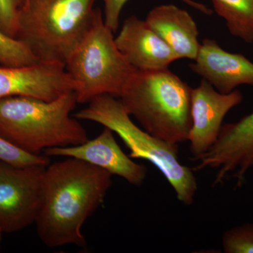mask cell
<instances>
[{
	"label": "cell",
	"instance_id": "1",
	"mask_svg": "<svg viewBox=\"0 0 253 253\" xmlns=\"http://www.w3.org/2000/svg\"><path fill=\"white\" fill-rule=\"evenodd\" d=\"M112 174L74 158L48 165L42 180L35 221L37 234L48 248L86 246L82 228L104 203Z\"/></svg>",
	"mask_w": 253,
	"mask_h": 253
},
{
	"label": "cell",
	"instance_id": "2",
	"mask_svg": "<svg viewBox=\"0 0 253 253\" xmlns=\"http://www.w3.org/2000/svg\"><path fill=\"white\" fill-rule=\"evenodd\" d=\"M77 104L75 91L51 101L23 96L0 99V136L35 155L84 144L89 140L85 129L71 116Z\"/></svg>",
	"mask_w": 253,
	"mask_h": 253
},
{
	"label": "cell",
	"instance_id": "3",
	"mask_svg": "<svg viewBox=\"0 0 253 253\" xmlns=\"http://www.w3.org/2000/svg\"><path fill=\"white\" fill-rule=\"evenodd\" d=\"M192 88L168 68L136 71L118 99L143 129L171 144L188 141Z\"/></svg>",
	"mask_w": 253,
	"mask_h": 253
},
{
	"label": "cell",
	"instance_id": "4",
	"mask_svg": "<svg viewBox=\"0 0 253 253\" xmlns=\"http://www.w3.org/2000/svg\"><path fill=\"white\" fill-rule=\"evenodd\" d=\"M96 0H25L15 39L40 62L63 65L94 21Z\"/></svg>",
	"mask_w": 253,
	"mask_h": 253
},
{
	"label": "cell",
	"instance_id": "5",
	"mask_svg": "<svg viewBox=\"0 0 253 253\" xmlns=\"http://www.w3.org/2000/svg\"><path fill=\"white\" fill-rule=\"evenodd\" d=\"M73 117L111 129L130 150L129 157L144 159L154 165L172 186L178 201L187 206L193 204L197 180L193 169L179 161L178 144L158 139L136 126L118 98L109 94L96 96Z\"/></svg>",
	"mask_w": 253,
	"mask_h": 253
},
{
	"label": "cell",
	"instance_id": "6",
	"mask_svg": "<svg viewBox=\"0 0 253 253\" xmlns=\"http://www.w3.org/2000/svg\"><path fill=\"white\" fill-rule=\"evenodd\" d=\"M65 69L74 82L78 104L109 94L119 98L136 72L118 50L113 33L96 8L89 31L68 58Z\"/></svg>",
	"mask_w": 253,
	"mask_h": 253
},
{
	"label": "cell",
	"instance_id": "7",
	"mask_svg": "<svg viewBox=\"0 0 253 253\" xmlns=\"http://www.w3.org/2000/svg\"><path fill=\"white\" fill-rule=\"evenodd\" d=\"M47 166L16 167L0 161V229L16 232L35 224Z\"/></svg>",
	"mask_w": 253,
	"mask_h": 253
},
{
	"label": "cell",
	"instance_id": "8",
	"mask_svg": "<svg viewBox=\"0 0 253 253\" xmlns=\"http://www.w3.org/2000/svg\"><path fill=\"white\" fill-rule=\"evenodd\" d=\"M197 161L196 170L217 169L214 186L221 184L231 174L237 185H242L246 174L253 168V111L237 122L221 126L215 144Z\"/></svg>",
	"mask_w": 253,
	"mask_h": 253
},
{
	"label": "cell",
	"instance_id": "9",
	"mask_svg": "<svg viewBox=\"0 0 253 253\" xmlns=\"http://www.w3.org/2000/svg\"><path fill=\"white\" fill-rule=\"evenodd\" d=\"M244 96L240 91L223 94L206 80L191 91V119L189 131L190 152L197 161L215 144L226 114L241 104Z\"/></svg>",
	"mask_w": 253,
	"mask_h": 253
},
{
	"label": "cell",
	"instance_id": "10",
	"mask_svg": "<svg viewBox=\"0 0 253 253\" xmlns=\"http://www.w3.org/2000/svg\"><path fill=\"white\" fill-rule=\"evenodd\" d=\"M74 82L59 63L38 62L21 67H0V99L31 96L51 101L74 91Z\"/></svg>",
	"mask_w": 253,
	"mask_h": 253
},
{
	"label": "cell",
	"instance_id": "11",
	"mask_svg": "<svg viewBox=\"0 0 253 253\" xmlns=\"http://www.w3.org/2000/svg\"><path fill=\"white\" fill-rule=\"evenodd\" d=\"M44 155L82 160L108 171L112 175L121 176L131 185H142L147 175V168L134 162L123 152L113 131L108 127H105L99 136L84 144L50 148L44 150Z\"/></svg>",
	"mask_w": 253,
	"mask_h": 253
},
{
	"label": "cell",
	"instance_id": "12",
	"mask_svg": "<svg viewBox=\"0 0 253 253\" xmlns=\"http://www.w3.org/2000/svg\"><path fill=\"white\" fill-rule=\"evenodd\" d=\"M115 42L126 62L136 71L166 69L179 59L146 21L136 16L125 20Z\"/></svg>",
	"mask_w": 253,
	"mask_h": 253
},
{
	"label": "cell",
	"instance_id": "13",
	"mask_svg": "<svg viewBox=\"0 0 253 253\" xmlns=\"http://www.w3.org/2000/svg\"><path fill=\"white\" fill-rule=\"evenodd\" d=\"M190 69L219 92L228 94L237 86H253V63L241 54L222 49L214 40L205 39Z\"/></svg>",
	"mask_w": 253,
	"mask_h": 253
},
{
	"label": "cell",
	"instance_id": "14",
	"mask_svg": "<svg viewBox=\"0 0 253 253\" xmlns=\"http://www.w3.org/2000/svg\"><path fill=\"white\" fill-rule=\"evenodd\" d=\"M145 21L179 59H196L201 44L199 30L187 11L175 5H161L151 10Z\"/></svg>",
	"mask_w": 253,
	"mask_h": 253
},
{
	"label": "cell",
	"instance_id": "15",
	"mask_svg": "<svg viewBox=\"0 0 253 253\" xmlns=\"http://www.w3.org/2000/svg\"><path fill=\"white\" fill-rule=\"evenodd\" d=\"M232 36L253 42V0H211Z\"/></svg>",
	"mask_w": 253,
	"mask_h": 253
},
{
	"label": "cell",
	"instance_id": "16",
	"mask_svg": "<svg viewBox=\"0 0 253 253\" xmlns=\"http://www.w3.org/2000/svg\"><path fill=\"white\" fill-rule=\"evenodd\" d=\"M40 62L22 42L0 31V64L5 67H21Z\"/></svg>",
	"mask_w": 253,
	"mask_h": 253
},
{
	"label": "cell",
	"instance_id": "17",
	"mask_svg": "<svg viewBox=\"0 0 253 253\" xmlns=\"http://www.w3.org/2000/svg\"><path fill=\"white\" fill-rule=\"evenodd\" d=\"M221 243L225 253H253V222L228 229L223 234Z\"/></svg>",
	"mask_w": 253,
	"mask_h": 253
},
{
	"label": "cell",
	"instance_id": "18",
	"mask_svg": "<svg viewBox=\"0 0 253 253\" xmlns=\"http://www.w3.org/2000/svg\"><path fill=\"white\" fill-rule=\"evenodd\" d=\"M0 161L16 167H26L34 165L48 166L49 156L29 154L0 136Z\"/></svg>",
	"mask_w": 253,
	"mask_h": 253
},
{
	"label": "cell",
	"instance_id": "19",
	"mask_svg": "<svg viewBox=\"0 0 253 253\" xmlns=\"http://www.w3.org/2000/svg\"><path fill=\"white\" fill-rule=\"evenodd\" d=\"M102 1L104 4L105 24L113 33H116L119 26L121 11L128 0H102ZM181 1L189 5L191 7L199 10L203 14L206 15L212 14V9L208 8L206 5L194 0H181Z\"/></svg>",
	"mask_w": 253,
	"mask_h": 253
},
{
	"label": "cell",
	"instance_id": "20",
	"mask_svg": "<svg viewBox=\"0 0 253 253\" xmlns=\"http://www.w3.org/2000/svg\"><path fill=\"white\" fill-rule=\"evenodd\" d=\"M25 0H0V31L16 38L18 16Z\"/></svg>",
	"mask_w": 253,
	"mask_h": 253
},
{
	"label": "cell",
	"instance_id": "21",
	"mask_svg": "<svg viewBox=\"0 0 253 253\" xmlns=\"http://www.w3.org/2000/svg\"><path fill=\"white\" fill-rule=\"evenodd\" d=\"M3 232L0 229V246H1V236H2Z\"/></svg>",
	"mask_w": 253,
	"mask_h": 253
}]
</instances>
